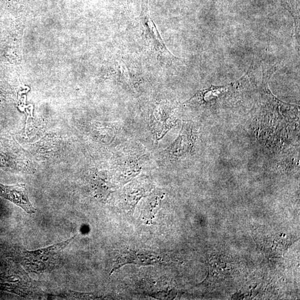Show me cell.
Instances as JSON below:
<instances>
[{
	"mask_svg": "<svg viewBox=\"0 0 300 300\" xmlns=\"http://www.w3.org/2000/svg\"><path fill=\"white\" fill-rule=\"evenodd\" d=\"M139 21L142 38L152 52L161 59L170 61L178 60L168 50L154 22L151 19L147 0L143 1Z\"/></svg>",
	"mask_w": 300,
	"mask_h": 300,
	"instance_id": "1",
	"label": "cell"
},
{
	"mask_svg": "<svg viewBox=\"0 0 300 300\" xmlns=\"http://www.w3.org/2000/svg\"><path fill=\"white\" fill-rule=\"evenodd\" d=\"M74 238L75 236L61 243L33 252L24 250L22 253L24 266L27 269L33 272L49 269L54 265L62 251Z\"/></svg>",
	"mask_w": 300,
	"mask_h": 300,
	"instance_id": "2",
	"label": "cell"
},
{
	"mask_svg": "<svg viewBox=\"0 0 300 300\" xmlns=\"http://www.w3.org/2000/svg\"><path fill=\"white\" fill-rule=\"evenodd\" d=\"M253 237L262 253L268 257H280L291 241L285 234L266 227L257 228L253 231Z\"/></svg>",
	"mask_w": 300,
	"mask_h": 300,
	"instance_id": "3",
	"label": "cell"
},
{
	"mask_svg": "<svg viewBox=\"0 0 300 300\" xmlns=\"http://www.w3.org/2000/svg\"><path fill=\"white\" fill-rule=\"evenodd\" d=\"M245 76L235 83L226 86L211 87L197 92L190 99L185 102L186 105L212 106L222 104L236 93V89L243 84Z\"/></svg>",
	"mask_w": 300,
	"mask_h": 300,
	"instance_id": "4",
	"label": "cell"
},
{
	"mask_svg": "<svg viewBox=\"0 0 300 300\" xmlns=\"http://www.w3.org/2000/svg\"><path fill=\"white\" fill-rule=\"evenodd\" d=\"M199 135V129L196 125L185 121L178 137L166 151L173 159L186 158L194 151Z\"/></svg>",
	"mask_w": 300,
	"mask_h": 300,
	"instance_id": "5",
	"label": "cell"
},
{
	"mask_svg": "<svg viewBox=\"0 0 300 300\" xmlns=\"http://www.w3.org/2000/svg\"><path fill=\"white\" fill-rule=\"evenodd\" d=\"M151 125L157 139L160 140L177 122L174 107L167 101L157 104L152 112Z\"/></svg>",
	"mask_w": 300,
	"mask_h": 300,
	"instance_id": "6",
	"label": "cell"
},
{
	"mask_svg": "<svg viewBox=\"0 0 300 300\" xmlns=\"http://www.w3.org/2000/svg\"><path fill=\"white\" fill-rule=\"evenodd\" d=\"M0 197L19 206L27 213H35V209L30 203L28 191L24 185H4L0 183Z\"/></svg>",
	"mask_w": 300,
	"mask_h": 300,
	"instance_id": "7",
	"label": "cell"
},
{
	"mask_svg": "<svg viewBox=\"0 0 300 300\" xmlns=\"http://www.w3.org/2000/svg\"><path fill=\"white\" fill-rule=\"evenodd\" d=\"M162 259L158 255L147 253H138L128 252L125 253L118 258L112 272L128 263H134L137 265H147L162 262Z\"/></svg>",
	"mask_w": 300,
	"mask_h": 300,
	"instance_id": "8",
	"label": "cell"
}]
</instances>
